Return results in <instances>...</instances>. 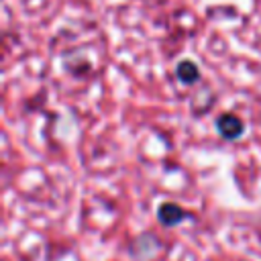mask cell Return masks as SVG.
Masks as SVG:
<instances>
[{
    "instance_id": "3",
    "label": "cell",
    "mask_w": 261,
    "mask_h": 261,
    "mask_svg": "<svg viewBox=\"0 0 261 261\" xmlns=\"http://www.w3.org/2000/svg\"><path fill=\"white\" fill-rule=\"evenodd\" d=\"M175 73H177V77H179L184 84H194V82L200 77V69H198V65H196L194 61H190V59L179 61L177 67H175Z\"/></svg>"
},
{
    "instance_id": "1",
    "label": "cell",
    "mask_w": 261,
    "mask_h": 261,
    "mask_svg": "<svg viewBox=\"0 0 261 261\" xmlns=\"http://www.w3.org/2000/svg\"><path fill=\"white\" fill-rule=\"evenodd\" d=\"M216 128L224 139H239L245 130V124L239 116H234L230 112H224L216 118Z\"/></svg>"
},
{
    "instance_id": "2",
    "label": "cell",
    "mask_w": 261,
    "mask_h": 261,
    "mask_svg": "<svg viewBox=\"0 0 261 261\" xmlns=\"http://www.w3.org/2000/svg\"><path fill=\"white\" fill-rule=\"evenodd\" d=\"M157 218L161 224L165 226H173L177 222H181V218H186V210H181L177 204L173 202H165L157 208Z\"/></svg>"
}]
</instances>
